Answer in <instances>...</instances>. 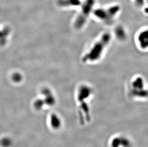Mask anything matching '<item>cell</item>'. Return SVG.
<instances>
[{"mask_svg":"<svg viewBox=\"0 0 148 147\" xmlns=\"http://www.w3.org/2000/svg\"><path fill=\"white\" fill-rule=\"evenodd\" d=\"M42 94L45 97L44 101L45 104L49 106L54 105L56 103V99L49 89L45 88L42 89Z\"/></svg>","mask_w":148,"mask_h":147,"instance_id":"cell-7","label":"cell"},{"mask_svg":"<svg viewBox=\"0 0 148 147\" xmlns=\"http://www.w3.org/2000/svg\"><path fill=\"white\" fill-rule=\"evenodd\" d=\"M135 40L138 49L142 51H148V28L139 30L136 35Z\"/></svg>","mask_w":148,"mask_h":147,"instance_id":"cell-5","label":"cell"},{"mask_svg":"<svg viewBox=\"0 0 148 147\" xmlns=\"http://www.w3.org/2000/svg\"><path fill=\"white\" fill-rule=\"evenodd\" d=\"M111 147H132V142L127 137L123 136H115L110 142Z\"/></svg>","mask_w":148,"mask_h":147,"instance_id":"cell-6","label":"cell"},{"mask_svg":"<svg viewBox=\"0 0 148 147\" xmlns=\"http://www.w3.org/2000/svg\"><path fill=\"white\" fill-rule=\"evenodd\" d=\"M10 29L5 27L2 31H0V46H3L6 42V37L10 33Z\"/></svg>","mask_w":148,"mask_h":147,"instance_id":"cell-9","label":"cell"},{"mask_svg":"<svg viewBox=\"0 0 148 147\" xmlns=\"http://www.w3.org/2000/svg\"><path fill=\"white\" fill-rule=\"evenodd\" d=\"M119 9L114 8L108 10H97L95 13V16L98 21L107 25H112L115 22Z\"/></svg>","mask_w":148,"mask_h":147,"instance_id":"cell-4","label":"cell"},{"mask_svg":"<svg viewBox=\"0 0 148 147\" xmlns=\"http://www.w3.org/2000/svg\"><path fill=\"white\" fill-rule=\"evenodd\" d=\"M45 102L44 99H38L34 102V107L37 110H40L43 107L44 105H45Z\"/></svg>","mask_w":148,"mask_h":147,"instance_id":"cell-11","label":"cell"},{"mask_svg":"<svg viewBox=\"0 0 148 147\" xmlns=\"http://www.w3.org/2000/svg\"><path fill=\"white\" fill-rule=\"evenodd\" d=\"M50 125L55 129H59L62 126V120L56 114L53 113L50 116Z\"/></svg>","mask_w":148,"mask_h":147,"instance_id":"cell-8","label":"cell"},{"mask_svg":"<svg viewBox=\"0 0 148 147\" xmlns=\"http://www.w3.org/2000/svg\"><path fill=\"white\" fill-rule=\"evenodd\" d=\"M0 144L3 147H10L12 144V140L10 137H4L1 140Z\"/></svg>","mask_w":148,"mask_h":147,"instance_id":"cell-10","label":"cell"},{"mask_svg":"<svg viewBox=\"0 0 148 147\" xmlns=\"http://www.w3.org/2000/svg\"><path fill=\"white\" fill-rule=\"evenodd\" d=\"M12 79L13 81L16 83H19L21 82L22 80V76L21 74L18 73H15L12 76Z\"/></svg>","mask_w":148,"mask_h":147,"instance_id":"cell-12","label":"cell"},{"mask_svg":"<svg viewBox=\"0 0 148 147\" xmlns=\"http://www.w3.org/2000/svg\"><path fill=\"white\" fill-rule=\"evenodd\" d=\"M127 94L134 100H145L148 99V86L144 78L140 75L133 76L127 86Z\"/></svg>","mask_w":148,"mask_h":147,"instance_id":"cell-3","label":"cell"},{"mask_svg":"<svg viewBox=\"0 0 148 147\" xmlns=\"http://www.w3.org/2000/svg\"><path fill=\"white\" fill-rule=\"evenodd\" d=\"M94 94V89L91 85L86 83L80 84L77 88L76 99L78 104L80 121L84 122L83 124L90 120L89 104Z\"/></svg>","mask_w":148,"mask_h":147,"instance_id":"cell-2","label":"cell"},{"mask_svg":"<svg viewBox=\"0 0 148 147\" xmlns=\"http://www.w3.org/2000/svg\"><path fill=\"white\" fill-rule=\"evenodd\" d=\"M112 39V35L109 32L101 33L82 54V62L85 65H94L99 62L106 53Z\"/></svg>","mask_w":148,"mask_h":147,"instance_id":"cell-1","label":"cell"}]
</instances>
